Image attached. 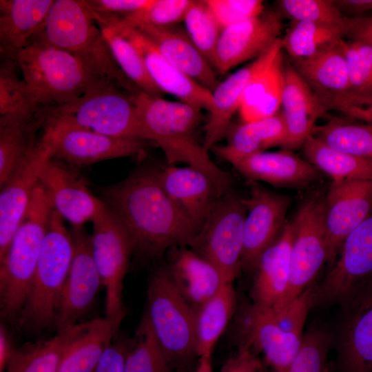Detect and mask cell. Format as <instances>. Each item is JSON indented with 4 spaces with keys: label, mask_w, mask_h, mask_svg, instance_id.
Masks as SVG:
<instances>
[{
    "label": "cell",
    "mask_w": 372,
    "mask_h": 372,
    "mask_svg": "<svg viewBox=\"0 0 372 372\" xmlns=\"http://www.w3.org/2000/svg\"><path fill=\"white\" fill-rule=\"evenodd\" d=\"M15 347L11 336L3 323L0 325V372H6Z\"/></svg>",
    "instance_id": "56"
},
{
    "label": "cell",
    "mask_w": 372,
    "mask_h": 372,
    "mask_svg": "<svg viewBox=\"0 0 372 372\" xmlns=\"http://www.w3.org/2000/svg\"><path fill=\"white\" fill-rule=\"evenodd\" d=\"M54 0H0V51L13 59L41 28Z\"/></svg>",
    "instance_id": "31"
},
{
    "label": "cell",
    "mask_w": 372,
    "mask_h": 372,
    "mask_svg": "<svg viewBox=\"0 0 372 372\" xmlns=\"http://www.w3.org/2000/svg\"><path fill=\"white\" fill-rule=\"evenodd\" d=\"M338 256L322 282L316 286L314 304L344 300L372 277V213L346 237Z\"/></svg>",
    "instance_id": "14"
},
{
    "label": "cell",
    "mask_w": 372,
    "mask_h": 372,
    "mask_svg": "<svg viewBox=\"0 0 372 372\" xmlns=\"http://www.w3.org/2000/svg\"><path fill=\"white\" fill-rule=\"evenodd\" d=\"M92 223V254L105 289L106 318L120 325L125 316L123 282L133 245L123 226L107 209Z\"/></svg>",
    "instance_id": "11"
},
{
    "label": "cell",
    "mask_w": 372,
    "mask_h": 372,
    "mask_svg": "<svg viewBox=\"0 0 372 372\" xmlns=\"http://www.w3.org/2000/svg\"><path fill=\"white\" fill-rule=\"evenodd\" d=\"M112 26L136 47L150 77L163 92L172 94L179 99L180 101L205 110L209 113L211 111L213 98L211 90L170 63L136 30L119 29Z\"/></svg>",
    "instance_id": "26"
},
{
    "label": "cell",
    "mask_w": 372,
    "mask_h": 372,
    "mask_svg": "<svg viewBox=\"0 0 372 372\" xmlns=\"http://www.w3.org/2000/svg\"><path fill=\"white\" fill-rule=\"evenodd\" d=\"M305 159L333 181L348 178L372 180V159L337 150L311 135L303 145Z\"/></svg>",
    "instance_id": "38"
},
{
    "label": "cell",
    "mask_w": 372,
    "mask_h": 372,
    "mask_svg": "<svg viewBox=\"0 0 372 372\" xmlns=\"http://www.w3.org/2000/svg\"><path fill=\"white\" fill-rule=\"evenodd\" d=\"M225 137V145H215L211 150L234 166L251 155L283 145L287 137L283 114L279 111L257 121L230 125Z\"/></svg>",
    "instance_id": "32"
},
{
    "label": "cell",
    "mask_w": 372,
    "mask_h": 372,
    "mask_svg": "<svg viewBox=\"0 0 372 372\" xmlns=\"http://www.w3.org/2000/svg\"><path fill=\"white\" fill-rule=\"evenodd\" d=\"M183 21L189 37L212 65L222 29L205 1H192Z\"/></svg>",
    "instance_id": "46"
},
{
    "label": "cell",
    "mask_w": 372,
    "mask_h": 372,
    "mask_svg": "<svg viewBox=\"0 0 372 372\" xmlns=\"http://www.w3.org/2000/svg\"><path fill=\"white\" fill-rule=\"evenodd\" d=\"M134 29L145 37L170 63L203 87L212 91L218 84L213 66L181 27L141 25Z\"/></svg>",
    "instance_id": "27"
},
{
    "label": "cell",
    "mask_w": 372,
    "mask_h": 372,
    "mask_svg": "<svg viewBox=\"0 0 372 372\" xmlns=\"http://www.w3.org/2000/svg\"><path fill=\"white\" fill-rule=\"evenodd\" d=\"M51 158L50 147L41 140L29 158L1 187L0 259L6 254L23 219L43 166Z\"/></svg>",
    "instance_id": "23"
},
{
    "label": "cell",
    "mask_w": 372,
    "mask_h": 372,
    "mask_svg": "<svg viewBox=\"0 0 372 372\" xmlns=\"http://www.w3.org/2000/svg\"><path fill=\"white\" fill-rule=\"evenodd\" d=\"M316 286L309 285L299 296L278 310L269 309L278 325L284 331L302 337L310 308L314 304Z\"/></svg>",
    "instance_id": "49"
},
{
    "label": "cell",
    "mask_w": 372,
    "mask_h": 372,
    "mask_svg": "<svg viewBox=\"0 0 372 372\" xmlns=\"http://www.w3.org/2000/svg\"><path fill=\"white\" fill-rule=\"evenodd\" d=\"M281 38L262 55L218 83L211 91L213 107L204 126L203 144L207 152L225 137L234 114L240 109L248 85L283 50Z\"/></svg>",
    "instance_id": "22"
},
{
    "label": "cell",
    "mask_w": 372,
    "mask_h": 372,
    "mask_svg": "<svg viewBox=\"0 0 372 372\" xmlns=\"http://www.w3.org/2000/svg\"><path fill=\"white\" fill-rule=\"evenodd\" d=\"M283 23L277 12L264 11L258 17L222 30L212 60L220 75L240 63L254 60L281 38Z\"/></svg>",
    "instance_id": "18"
},
{
    "label": "cell",
    "mask_w": 372,
    "mask_h": 372,
    "mask_svg": "<svg viewBox=\"0 0 372 372\" xmlns=\"http://www.w3.org/2000/svg\"><path fill=\"white\" fill-rule=\"evenodd\" d=\"M335 5L348 17L366 14L372 10V0H336Z\"/></svg>",
    "instance_id": "55"
},
{
    "label": "cell",
    "mask_w": 372,
    "mask_h": 372,
    "mask_svg": "<svg viewBox=\"0 0 372 372\" xmlns=\"http://www.w3.org/2000/svg\"><path fill=\"white\" fill-rule=\"evenodd\" d=\"M262 365L249 347L239 344L238 350L225 362L220 372H260Z\"/></svg>",
    "instance_id": "52"
},
{
    "label": "cell",
    "mask_w": 372,
    "mask_h": 372,
    "mask_svg": "<svg viewBox=\"0 0 372 372\" xmlns=\"http://www.w3.org/2000/svg\"><path fill=\"white\" fill-rule=\"evenodd\" d=\"M260 372H267V371L264 369V368L262 366V369H260Z\"/></svg>",
    "instance_id": "58"
},
{
    "label": "cell",
    "mask_w": 372,
    "mask_h": 372,
    "mask_svg": "<svg viewBox=\"0 0 372 372\" xmlns=\"http://www.w3.org/2000/svg\"><path fill=\"white\" fill-rule=\"evenodd\" d=\"M291 223L293 238L289 280L283 299L273 310L281 309L299 296L327 262L324 196H314L304 201Z\"/></svg>",
    "instance_id": "10"
},
{
    "label": "cell",
    "mask_w": 372,
    "mask_h": 372,
    "mask_svg": "<svg viewBox=\"0 0 372 372\" xmlns=\"http://www.w3.org/2000/svg\"><path fill=\"white\" fill-rule=\"evenodd\" d=\"M238 333L240 344L262 352L275 372L287 371L302 342V337L280 329L269 309L253 302L240 312Z\"/></svg>",
    "instance_id": "20"
},
{
    "label": "cell",
    "mask_w": 372,
    "mask_h": 372,
    "mask_svg": "<svg viewBox=\"0 0 372 372\" xmlns=\"http://www.w3.org/2000/svg\"><path fill=\"white\" fill-rule=\"evenodd\" d=\"M311 135L340 152L372 159V124L332 120L316 125Z\"/></svg>",
    "instance_id": "43"
},
{
    "label": "cell",
    "mask_w": 372,
    "mask_h": 372,
    "mask_svg": "<svg viewBox=\"0 0 372 372\" xmlns=\"http://www.w3.org/2000/svg\"><path fill=\"white\" fill-rule=\"evenodd\" d=\"M121 88L103 81L70 103L40 107L36 122L39 128L63 126L118 138L142 139L135 92L127 93Z\"/></svg>",
    "instance_id": "6"
},
{
    "label": "cell",
    "mask_w": 372,
    "mask_h": 372,
    "mask_svg": "<svg viewBox=\"0 0 372 372\" xmlns=\"http://www.w3.org/2000/svg\"><path fill=\"white\" fill-rule=\"evenodd\" d=\"M248 180L262 181L278 187H302L319 180L320 172L306 159L291 151L259 152L234 165Z\"/></svg>",
    "instance_id": "29"
},
{
    "label": "cell",
    "mask_w": 372,
    "mask_h": 372,
    "mask_svg": "<svg viewBox=\"0 0 372 372\" xmlns=\"http://www.w3.org/2000/svg\"><path fill=\"white\" fill-rule=\"evenodd\" d=\"M17 62L3 58L0 65V125H28L40 106L24 80L17 73Z\"/></svg>",
    "instance_id": "37"
},
{
    "label": "cell",
    "mask_w": 372,
    "mask_h": 372,
    "mask_svg": "<svg viewBox=\"0 0 372 372\" xmlns=\"http://www.w3.org/2000/svg\"><path fill=\"white\" fill-rule=\"evenodd\" d=\"M169 251L170 257L166 265L168 273L179 293L194 310L227 283L214 265L188 246H178Z\"/></svg>",
    "instance_id": "28"
},
{
    "label": "cell",
    "mask_w": 372,
    "mask_h": 372,
    "mask_svg": "<svg viewBox=\"0 0 372 372\" xmlns=\"http://www.w3.org/2000/svg\"><path fill=\"white\" fill-rule=\"evenodd\" d=\"M41 138L53 158L83 167L104 160L145 155L142 139L118 138L93 131L63 126L43 128Z\"/></svg>",
    "instance_id": "12"
},
{
    "label": "cell",
    "mask_w": 372,
    "mask_h": 372,
    "mask_svg": "<svg viewBox=\"0 0 372 372\" xmlns=\"http://www.w3.org/2000/svg\"><path fill=\"white\" fill-rule=\"evenodd\" d=\"M347 311L338 355L339 372H372V277L345 300Z\"/></svg>",
    "instance_id": "19"
},
{
    "label": "cell",
    "mask_w": 372,
    "mask_h": 372,
    "mask_svg": "<svg viewBox=\"0 0 372 372\" xmlns=\"http://www.w3.org/2000/svg\"><path fill=\"white\" fill-rule=\"evenodd\" d=\"M106 209L127 232L136 251L148 258L188 246L196 230L163 189L158 170L139 169L101 188Z\"/></svg>",
    "instance_id": "1"
},
{
    "label": "cell",
    "mask_w": 372,
    "mask_h": 372,
    "mask_svg": "<svg viewBox=\"0 0 372 372\" xmlns=\"http://www.w3.org/2000/svg\"><path fill=\"white\" fill-rule=\"evenodd\" d=\"M119 326L106 317L84 322L65 352L59 372H94Z\"/></svg>",
    "instance_id": "34"
},
{
    "label": "cell",
    "mask_w": 372,
    "mask_h": 372,
    "mask_svg": "<svg viewBox=\"0 0 372 372\" xmlns=\"http://www.w3.org/2000/svg\"><path fill=\"white\" fill-rule=\"evenodd\" d=\"M13 60L40 107L70 103L107 81L89 73L70 54L40 41H30Z\"/></svg>",
    "instance_id": "7"
},
{
    "label": "cell",
    "mask_w": 372,
    "mask_h": 372,
    "mask_svg": "<svg viewBox=\"0 0 372 372\" xmlns=\"http://www.w3.org/2000/svg\"><path fill=\"white\" fill-rule=\"evenodd\" d=\"M38 129L32 121L28 125H0V187L36 149Z\"/></svg>",
    "instance_id": "45"
},
{
    "label": "cell",
    "mask_w": 372,
    "mask_h": 372,
    "mask_svg": "<svg viewBox=\"0 0 372 372\" xmlns=\"http://www.w3.org/2000/svg\"><path fill=\"white\" fill-rule=\"evenodd\" d=\"M249 198H242L247 209L244 223L242 268L254 269L262 252L283 230L289 198L273 192L258 182L248 180Z\"/></svg>",
    "instance_id": "15"
},
{
    "label": "cell",
    "mask_w": 372,
    "mask_h": 372,
    "mask_svg": "<svg viewBox=\"0 0 372 372\" xmlns=\"http://www.w3.org/2000/svg\"><path fill=\"white\" fill-rule=\"evenodd\" d=\"M39 181L52 209L69 221L72 227L93 222L106 209L102 200L92 195L80 178L53 158L43 166Z\"/></svg>",
    "instance_id": "21"
},
{
    "label": "cell",
    "mask_w": 372,
    "mask_h": 372,
    "mask_svg": "<svg viewBox=\"0 0 372 372\" xmlns=\"http://www.w3.org/2000/svg\"><path fill=\"white\" fill-rule=\"evenodd\" d=\"M345 23V22H344ZM344 25H330L307 21H291L281 41L289 59L313 56L344 39Z\"/></svg>",
    "instance_id": "39"
},
{
    "label": "cell",
    "mask_w": 372,
    "mask_h": 372,
    "mask_svg": "<svg viewBox=\"0 0 372 372\" xmlns=\"http://www.w3.org/2000/svg\"><path fill=\"white\" fill-rule=\"evenodd\" d=\"M246 214L242 198L229 191L220 198L207 221L188 245L214 265L227 283L233 282L242 269Z\"/></svg>",
    "instance_id": "9"
},
{
    "label": "cell",
    "mask_w": 372,
    "mask_h": 372,
    "mask_svg": "<svg viewBox=\"0 0 372 372\" xmlns=\"http://www.w3.org/2000/svg\"><path fill=\"white\" fill-rule=\"evenodd\" d=\"M293 238L291 223H287L278 239L260 256L251 289L254 304L273 309L283 299L289 280Z\"/></svg>",
    "instance_id": "30"
},
{
    "label": "cell",
    "mask_w": 372,
    "mask_h": 372,
    "mask_svg": "<svg viewBox=\"0 0 372 372\" xmlns=\"http://www.w3.org/2000/svg\"><path fill=\"white\" fill-rule=\"evenodd\" d=\"M96 24L84 1L54 0L30 41H43L70 54L89 73L127 91H141L119 68Z\"/></svg>",
    "instance_id": "3"
},
{
    "label": "cell",
    "mask_w": 372,
    "mask_h": 372,
    "mask_svg": "<svg viewBox=\"0 0 372 372\" xmlns=\"http://www.w3.org/2000/svg\"><path fill=\"white\" fill-rule=\"evenodd\" d=\"M145 313L154 336L172 364L196 355L194 309L173 283L166 265L149 277Z\"/></svg>",
    "instance_id": "8"
},
{
    "label": "cell",
    "mask_w": 372,
    "mask_h": 372,
    "mask_svg": "<svg viewBox=\"0 0 372 372\" xmlns=\"http://www.w3.org/2000/svg\"><path fill=\"white\" fill-rule=\"evenodd\" d=\"M222 30L256 18L264 11L261 0H205Z\"/></svg>",
    "instance_id": "50"
},
{
    "label": "cell",
    "mask_w": 372,
    "mask_h": 372,
    "mask_svg": "<svg viewBox=\"0 0 372 372\" xmlns=\"http://www.w3.org/2000/svg\"><path fill=\"white\" fill-rule=\"evenodd\" d=\"M277 13L291 21H307L324 25H344V15L334 0H279Z\"/></svg>",
    "instance_id": "47"
},
{
    "label": "cell",
    "mask_w": 372,
    "mask_h": 372,
    "mask_svg": "<svg viewBox=\"0 0 372 372\" xmlns=\"http://www.w3.org/2000/svg\"><path fill=\"white\" fill-rule=\"evenodd\" d=\"M151 0H86L85 3L94 12L123 16L147 6Z\"/></svg>",
    "instance_id": "53"
},
{
    "label": "cell",
    "mask_w": 372,
    "mask_h": 372,
    "mask_svg": "<svg viewBox=\"0 0 372 372\" xmlns=\"http://www.w3.org/2000/svg\"><path fill=\"white\" fill-rule=\"evenodd\" d=\"M129 340L114 338L102 354L94 372H125Z\"/></svg>",
    "instance_id": "51"
},
{
    "label": "cell",
    "mask_w": 372,
    "mask_h": 372,
    "mask_svg": "<svg viewBox=\"0 0 372 372\" xmlns=\"http://www.w3.org/2000/svg\"><path fill=\"white\" fill-rule=\"evenodd\" d=\"M372 213V180L333 181L324 196L327 262L333 264L346 237Z\"/></svg>",
    "instance_id": "17"
},
{
    "label": "cell",
    "mask_w": 372,
    "mask_h": 372,
    "mask_svg": "<svg viewBox=\"0 0 372 372\" xmlns=\"http://www.w3.org/2000/svg\"><path fill=\"white\" fill-rule=\"evenodd\" d=\"M83 323L59 331L50 338L15 347L6 372H59L65 352Z\"/></svg>",
    "instance_id": "36"
},
{
    "label": "cell",
    "mask_w": 372,
    "mask_h": 372,
    "mask_svg": "<svg viewBox=\"0 0 372 372\" xmlns=\"http://www.w3.org/2000/svg\"><path fill=\"white\" fill-rule=\"evenodd\" d=\"M134 98L143 140L155 141L171 165L186 163L207 174L221 195L230 191L229 174L211 160L196 139V130L203 119L201 109L142 91L135 92Z\"/></svg>",
    "instance_id": "2"
},
{
    "label": "cell",
    "mask_w": 372,
    "mask_h": 372,
    "mask_svg": "<svg viewBox=\"0 0 372 372\" xmlns=\"http://www.w3.org/2000/svg\"><path fill=\"white\" fill-rule=\"evenodd\" d=\"M158 176L165 192L198 233L223 196L214 180L190 166L171 165L158 171Z\"/></svg>",
    "instance_id": "24"
},
{
    "label": "cell",
    "mask_w": 372,
    "mask_h": 372,
    "mask_svg": "<svg viewBox=\"0 0 372 372\" xmlns=\"http://www.w3.org/2000/svg\"><path fill=\"white\" fill-rule=\"evenodd\" d=\"M344 39L372 45V14L347 17Z\"/></svg>",
    "instance_id": "54"
},
{
    "label": "cell",
    "mask_w": 372,
    "mask_h": 372,
    "mask_svg": "<svg viewBox=\"0 0 372 372\" xmlns=\"http://www.w3.org/2000/svg\"><path fill=\"white\" fill-rule=\"evenodd\" d=\"M194 372H213L211 364V356L199 358L198 363Z\"/></svg>",
    "instance_id": "57"
},
{
    "label": "cell",
    "mask_w": 372,
    "mask_h": 372,
    "mask_svg": "<svg viewBox=\"0 0 372 372\" xmlns=\"http://www.w3.org/2000/svg\"><path fill=\"white\" fill-rule=\"evenodd\" d=\"M341 41L313 56L288 60L328 111L335 110L367 122L366 112L358 105L351 92Z\"/></svg>",
    "instance_id": "13"
},
{
    "label": "cell",
    "mask_w": 372,
    "mask_h": 372,
    "mask_svg": "<svg viewBox=\"0 0 372 372\" xmlns=\"http://www.w3.org/2000/svg\"><path fill=\"white\" fill-rule=\"evenodd\" d=\"M192 0H151L145 7L121 17L100 14L94 16L119 29H134L141 25L168 26L176 25L185 18Z\"/></svg>",
    "instance_id": "42"
},
{
    "label": "cell",
    "mask_w": 372,
    "mask_h": 372,
    "mask_svg": "<svg viewBox=\"0 0 372 372\" xmlns=\"http://www.w3.org/2000/svg\"><path fill=\"white\" fill-rule=\"evenodd\" d=\"M121 70L141 91L161 96L163 92L150 77L144 61L136 47L112 25L95 19Z\"/></svg>",
    "instance_id": "40"
},
{
    "label": "cell",
    "mask_w": 372,
    "mask_h": 372,
    "mask_svg": "<svg viewBox=\"0 0 372 372\" xmlns=\"http://www.w3.org/2000/svg\"><path fill=\"white\" fill-rule=\"evenodd\" d=\"M74 252L61 295L54 327L62 331L81 322L103 286L96 266L91 236L83 227L71 231Z\"/></svg>",
    "instance_id": "16"
},
{
    "label": "cell",
    "mask_w": 372,
    "mask_h": 372,
    "mask_svg": "<svg viewBox=\"0 0 372 372\" xmlns=\"http://www.w3.org/2000/svg\"><path fill=\"white\" fill-rule=\"evenodd\" d=\"M236 308V291L233 282H229L194 310L196 355L198 358L211 355Z\"/></svg>",
    "instance_id": "35"
},
{
    "label": "cell",
    "mask_w": 372,
    "mask_h": 372,
    "mask_svg": "<svg viewBox=\"0 0 372 372\" xmlns=\"http://www.w3.org/2000/svg\"><path fill=\"white\" fill-rule=\"evenodd\" d=\"M172 366L144 314L134 336L129 340L125 372H170Z\"/></svg>",
    "instance_id": "44"
},
{
    "label": "cell",
    "mask_w": 372,
    "mask_h": 372,
    "mask_svg": "<svg viewBox=\"0 0 372 372\" xmlns=\"http://www.w3.org/2000/svg\"><path fill=\"white\" fill-rule=\"evenodd\" d=\"M285 62L282 50L248 85L238 110L243 123L257 121L279 112Z\"/></svg>",
    "instance_id": "33"
},
{
    "label": "cell",
    "mask_w": 372,
    "mask_h": 372,
    "mask_svg": "<svg viewBox=\"0 0 372 372\" xmlns=\"http://www.w3.org/2000/svg\"><path fill=\"white\" fill-rule=\"evenodd\" d=\"M281 107L287 131L282 148L291 152L303 147L317 120L328 111L288 59L285 62Z\"/></svg>",
    "instance_id": "25"
},
{
    "label": "cell",
    "mask_w": 372,
    "mask_h": 372,
    "mask_svg": "<svg viewBox=\"0 0 372 372\" xmlns=\"http://www.w3.org/2000/svg\"><path fill=\"white\" fill-rule=\"evenodd\" d=\"M74 252L72 233L67 230L63 218L52 209L37 265L16 321L24 333H39L55 326Z\"/></svg>",
    "instance_id": "4"
},
{
    "label": "cell",
    "mask_w": 372,
    "mask_h": 372,
    "mask_svg": "<svg viewBox=\"0 0 372 372\" xmlns=\"http://www.w3.org/2000/svg\"><path fill=\"white\" fill-rule=\"evenodd\" d=\"M52 209L42 185L37 183L11 243L0 259V315L17 321L33 278Z\"/></svg>",
    "instance_id": "5"
},
{
    "label": "cell",
    "mask_w": 372,
    "mask_h": 372,
    "mask_svg": "<svg viewBox=\"0 0 372 372\" xmlns=\"http://www.w3.org/2000/svg\"><path fill=\"white\" fill-rule=\"evenodd\" d=\"M330 335L322 330H310L302 337L300 347L287 372H327Z\"/></svg>",
    "instance_id": "48"
},
{
    "label": "cell",
    "mask_w": 372,
    "mask_h": 372,
    "mask_svg": "<svg viewBox=\"0 0 372 372\" xmlns=\"http://www.w3.org/2000/svg\"><path fill=\"white\" fill-rule=\"evenodd\" d=\"M340 45L347 65L351 92L372 123V45L342 39Z\"/></svg>",
    "instance_id": "41"
}]
</instances>
